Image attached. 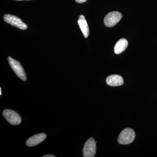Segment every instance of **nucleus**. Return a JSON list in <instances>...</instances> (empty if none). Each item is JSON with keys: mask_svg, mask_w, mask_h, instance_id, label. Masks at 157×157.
I'll list each match as a JSON object with an SVG mask.
<instances>
[{"mask_svg": "<svg viewBox=\"0 0 157 157\" xmlns=\"http://www.w3.org/2000/svg\"><path fill=\"white\" fill-rule=\"evenodd\" d=\"M43 157H55V156L53 155H45L43 156Z\"/></svg>", "mask_w": 157, "mask_h": 157, "instance_id": "f8f14e48", "label": "nucleus"}, {"mask_svg": "<svg viewBox=\"0 0 157 157\" xmlns=\"http://www.w3.org/2000/svg\"><path fill=\"white\" fill-rule=\"evenodd\" d=\"M107 84L111 86H120L124 84V79L122 76L118 75H110L106 79Z\"/></svg>", "mask_w": 157, "mask_h": 157, "instance_id": "6e6552de", "label": "nucleus"}, {"mask_svg": "<svg viewBox=\"0 0 157 157\" xmlns=\"http://www.w3.org/2000/svg\"><path fill=\"white\" fill-rule=\"evenodd\" d=\"M16 1H23V0H16ZM26 1H30V0H26Z\"/></svg>", "mask_w": 157, "mask_h": 157, "instance_id": "4468645a", "label": "nucleus"}, {"mask_svg": "<svg viewBox=\"0 0 157 157\" xmlns=\"http://www.w3.org/2000/svg\"><path fill=\"white\" fill-rule=\"evenodd\" d=\"M3 115L7 121L12 125H18L21 123V118L17 112L10 109L4 110Z\"/></svg>", "mask_w": 157, "mask_h": 157, "instance_id": "423d86ee", "label": "nucleus"}, {"mask_svg": "<svg viewBox=\"0 0 157 157\" xmlns=\"http://www.w3.org/2000/svg\"><path fill=\"white\" fill-rule=\"evenodd\" d=\"M4 20L7 23L10 24L11 25L20 29L25 30L28 28L27 25L17 16L11 14H6L4 15Z\"/></svg>", "mask_w": 157, "mask_h": 157, "instance_id": "20e7f679", "label": "nucleus"}, {"mask_svg": "<svg viewBox=\"0 0 157 157\" xmlns=\"http://www.w3.org/2000/svg\"><path fill=\"white\" fill-rule=\"evenodd\" d=\"M122 17V15L118 11L109 12L104 17V24L107 27H112L119 22Z\"/></svg>", "mask_w": 157, "mask_h": 157, "instance_id": "7ed1b4c3", "label": "nucleus"}, {"mask_svg": "<svg viewBox=\"0 0 157 157\" xmlns=\"http://www.w3.org/2000/svg\"><path fill=\"white\" fill-rule=\"evenodd\" d=\"M135 133L134 130L130 128L124 129L118 137V142L121 144H131L135 140Z\"/></svg>", "mask_w": 157, "mask_h": 157, "instance_id": "f257e3e1", "label": "nucleus"}, {"mask_svg": "<svg viewBox=\"0 0 157 157\" xmlns=\"http://www.w3.org/2000/svg\"><path fill=\"white\" fill-rule=\"evenodd\" d=\"M78 24L85 38H87L89 35V28L88 25L87 21L83 15L79 16L78 21Z\"/></svg>", "mask_w": 157, "mask_h": 157, "instance_id": "1a4fd4ad", "label": "nucleus"}, {"mask_svg": "<svg viewBox=\"0 0 157 157\" xmlns=\"http://www.w3.org/2000/svg\"><path fill=\"white\" fill-rule=\"evenodd\" d=\"M87 0H75V1L76 2L78 3H82L85 2H86Z\"/></svg>", "mask_w": 157, "mask_h": 157, "instance_id": "9b49d317", "label": "nucleus"}, {"mask_svg": "<svg viewBox=\"0 0 157 157\" xmlns=\"http://www.w3.org/2000/svg\"><path fill=\"white\" fill-rule=\"evenodd\" d=\"M8 61L17 77L20 78L23 81H26L27 77L20 63L10 56L8 57Z\"/></svg>", "mask_w": 157, "mask_h": 157, "instance_id": "f03ea898", "label": "nucleus"}, {"mask_svg": "<svg viewBox=\"0 0 157 157\" xmlns=\"http://www.w3.org/2000/svg\"><path fill=\"white\" fill-rule=\"evenodd\" d=\"M128 41L125 39H121L119 40L114 46V52L116 54H120L124 51L128 46Z\"/></svg>", "mask_w": 157, "mask_h": 157, "instance_id": "9d476101", "label": "nucleus"}, {"mask_svg": "<svg viewBox=\"0 0 157 157\" xmlns=\"http://www.w3.org/2000/svg\"><path fill=\"white\" fill-rule=\"evenodd\" d=\"M96 143L93 138H90L85 144L83 149L84 157H94L96 153Z\"/></svg>", "mask_w": 157, "mask_h": 157, "instance_id": "39448f33", "label": "nucleus"}, {"mask_svg": "<svg viewBox=\"0 0 157 157\" xmlns=\"http://www.w3.org/2000/svg\"><path fill=\"white\" fill-rule=\"evenodd\" d=\"M0 95H2V89H1V88H0Z\"/></svg>", "mask_w": 157, "mask_h": 157, "instance_id": "ddd939ff", "label": "nucleus"}, {"mask_svg": "<svg viewBox=\"0 0 157 157\" xmlns=\"http://www.w3.org/2000/svg\"><path fill=\"white\" fill-rule=\"evenodd\" d=\"M46 135L43 133L37 134L30 137L27 140L26 145L29 147H33L38 145L45 140Z\"/></svg>", "mask_w": 157, "mask_h": 157, "instance_id": "0eeeda50", "label": "nucleus"}]
</instances>
